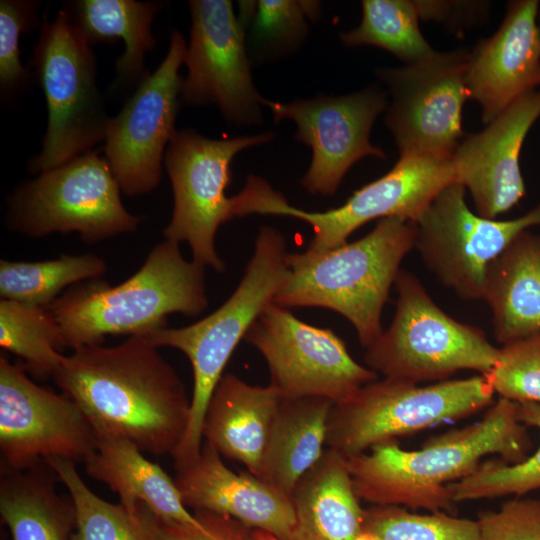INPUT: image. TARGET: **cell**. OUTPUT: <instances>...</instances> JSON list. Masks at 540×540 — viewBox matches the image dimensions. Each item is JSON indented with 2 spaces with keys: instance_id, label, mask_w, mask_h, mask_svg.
Returning <instances> with one entry per match:
<instances>
[{
  "instance_id": "cell-1",
  "label": "cell",
  "mask_w": 540,
  "mask_h": 540,
  "mask_svg": "<svg viewBox=\"0 0 540 540\" xmlns=\"http://www.w3.org/2000/svg\"><path fill=\"white\" fill-rule=\"evenodd\" d=\"M96 433L127 438L142 452L172 455L187 431L191 398L174 368L146 336L64 355L52 376Z\"/></svg>"
},
{
  "instance_id": "cell-17",
  "label": "cell",
  "mask_w": 540,
  "mask_h": 540,
  "mask_svg": "<svg viewBox=\"0 0 540 540\" xmlns=\"http://www.w3.org/2000/svg\"><path fill=\"white\" fill-rule=\"evenodd\" d=\"M191 29L184 64L182 102L215 104L230 124L259 125L263 97L256 90L245 27L231 1H189Z\"/></svg>"
},
{
  "instance_id": "cell-27",
  "label": "cell",
  "mask_w": 540,
  "mask_h": 540,
  "mask_svg": "<svg viewBox=\"0 0 540 540\" xmlns=\"http://www.w3.org/2000/svg\"><path fill=\"white\" fill-rule=\"evenodd\" d=\"M333 402L321 397L282 399L258 477L291 498L300 479L320 460Z\"/></svg>"
},
{
  "instance_id": "cell-41",
  "label": "cell",
  "mask_w": 540,
  "mask_h": 540,
  "mask_svg": "<svg viewBox=\"0 0 540 540\" xmlns=\"http://www.w3.org/2000/svg\"><path fill=\"white\" fill-rule=\"evenodd\" d=\"M254 534L257 540H279L276 537L259 530H254Z\"/></svg>"
},
{
  "instance_id": "cell-4",
  "label": "cell",
  "mask_w": 540,
  "mask_h": 540,
  "mask_svg": "<svg viewBox=\"0 0 540 540\" xmlns=\"http://www.w3.org/2000/svg\"><path fill=\"white\" fill-rule=\"evenodd\" d=\"M416 222L384 218L362 238L326 251L287 254L289 274L273 303L322 307L345 317L366 349L383 332L381 314L404 257L415 248Z\"/></svg>"
},
{
  "instance_id": "cell-13",
  "label": "cell",
  "mask_w": 540,
  "mask_h": 540,
  "mask_svg": "<svg viewBox=\"0 0 540 540\" xmlns=\"http://www.w3.org/2000/svg\"><path fill=\"white\" fill-rule=\"evenodd\" d=\"M468 57L465 49L434 51L403 67L377 70L391 97L385 123L400 157H452L463 139Z\"/></svg>"
},
{
  "instance_id": "cell-23",
  "label": "cell",
  "mask_w": 540,
  "mask_h": 540,
  "mask_svg": "<svg viewBox=\"0 0 540 540\" xmlns=\"http://www.w3.org/2000/svg\"><path fill=\"white\" fill-rule=\"evenodd\" d=\"M97 448L84 462L86 473L103 482L120 497V503L132 514L138 504L167 520L202 527L183 504L174 479L127 438L96 433Z\"/></svg>"
},
{
  "instance_id": "cell-40",
  "label": "cell",
  "mask_w": 540,
  "mask_h": 540,
  "mask_svg": "<svg viewBox=\"0 0 540 540\" xmlns=\"http://www.w3.org/2000/svg\"><path fill=\"white\" fill-rule=\"evenodd\" d=\"M415 5L420 19L450 24L473 20L487 7L485 2L470 1H415Z\"/></svg>"
},
{
  "instance_id": "cell-22",
  "label": "cell",
  "mask_w": 540,
  "mask_h": 540,
  "mask_svg": "<svg viewBox=\"0 0 540 540\" xmlns=\"http://www.w3.org/2000/svg\"><path fill=\"white\" fill-rule=\"evenodd\" d=\"M281 400L271 385H251L232 373H224L203 419L204 442L258 477Z\"/></svg>"
},
{
  "instance_id": "cell-20",
  "label": "cell",
  "mask_w": 540,
  "mask_h": 540,
  "mask_svg": "<svg viewBox=\"0 0 540 540\" xmlns=\"http://www.w3.org/2000/svg\"><path fill=\"white\" fill-rule=\"evenodd\" d=\"M539 1L508 4L503 22L469 52L465 81L489 124L512 103L540 88Z\"/></svg>"
},
{
  "instance_id": "cell-36",
  "label": "cell",
  "mask_w": 540,
  "mask_h": 540,
  "mask_svg": "<svg viewBox=\"0 0 540 540\" xmlns=\"http://www.w3.org/2000/svg\"><path fill=\"white\" fill-rule=\"evenodd\" d=\"M485 376L498 397L540 403V333L502 345L495 367Z\"/></svg>"
},
{
  "instance_id": "cell-32",
  "label": "cell",
  "mask_w": 540,
  "mask_h": 540,
  "mask_svg": "<svg viewBox=\"0 0 540 540\" xmlns=\"http://www.w3.org/2000/svg\"><path fill=\"white\" fill-rule=\"evenodd\" d=\"M419 19L415 1L363 0L360 24L340 39L349 47L382 48L411 64L435 51L422 35Z\"/></svg>"
},
{
  "instance_id": "cell-29",
  "label": "cell",
  "mask_w": 540,
  "mask_h": 540,
  "mask_svg": "<svg viewBox=\"0 0 540 540\" xmlns=\"http://www.w3.org/2000/svg\"><path fill=\"white\" fill-rule=\"evenodd\" d=\"M106 270L104 260L91 253L36 262L1 260L0 295L48 307L65 288L98 279Z\"/></svg>"
},
{
  "instance_id": "cell-42",
  "label": "cell",
  "mask_w": 540,
  "mask_h": 540,
  "mask_svg": "<svg viewBox=\"0 0 540 540\" xmlns=\"http://www.w3.org/2000/svg\"><path fill=\"white\" fill-rule=\"evenodd\" d=\"M538 16H539V19H540V11H539V14H538Z\"/></svg>"
},
{
  "instance_id": "cell-31",
  "label": "cell",
  "mask_w": 540,
  "mask_h": 540,
  "mask_svg": "<svg viewBox=\"0 0 540 540\" xmlns=\"http://www.w3.org/2000/svg\"><path fill=\"white\" fill-rule=\"evenodd\" d=\"M67 488L76 511L72 540H157L140 517L121 503L97 496L81 478L76 462L54 457L44 460Z\"/></svg>"
},
{
  "instance_id": "cell-28",
  "label": "cell",
  "mask_w": 540,
  "mask_h": 540,
  "mask_svg": "<svg viewBox=\"0 0 540 540\" xmlns=\"http://www.w3.org/2000/svg\"><path fill=\"white\" fill-rule=\"evenodd\" d=\"M56 479L45 461L27 469L1 464L0 515L11 540H72L74 503L57 492Z\"/></svg>"
},
{
  "instance_id": "cell-12",
  "label": "cell",
  "mask_w": 540,
  "mask_h": 540,
  "mask_svg": "<svg viewBox=\"0 0 540 540\" xmlns=\"http://www.w3.org/2000/svg\"><path fill=\"white\" fill-rule=\"evenodd\" d=\"M244 340L265 359L270 383L282 399L321 397L347 401L378 374L359 364L332 330L307 324L271 303Z\"/></svg>"
},
{
  "instance_id": "cell-8",
  "label": "cell",
  "mask_w": 540,
  "mask_h": 540,
  "mask_svg": "<svg viewBox=\"0 0 540 540\" xmlns=\"http://www.w3.org/2000/svg\"><path fill=\"white\" fill-rule=\"evenodd\" d=\"M485 375L419 386L383 378L364 385L354 396L333 404L326 446L346 458L373 446L468 417L493 402Z\"/></svg>"
},
{
  "instance_id": "cell-14",
  "label": "cell",
  "mask_w": 540,
  "mask_h": 540,
  "mask_svg": "<svg viewBox=\"0 0 540 540\" xmlns=\"http://www.w3.org/2000/svg\"><path fill=\"white\" fill-rule=\"evenodd\" d=\"M466 189L445 186L416 221L415 249L447 289L465 301L483 300L489 265L521 232L540 227V203L510 220L472 212Z\"/></svg>"
},
{
  "instance_id": "cell-2",
  "label": "cell",
  "mask_w": 540,
  "mask_h": 540,
  "mask_svg": "<svg viewBox=\"0 0 540 540\" xmlns=\"http://www.w3.org/2000/svg\"><path fill=\"white\" fill-rule=\"evenodd\" d=\"M530 448L516 402L498 397L482 420L431 437L420 449L387 441L347 458V465L360 500L455 515L449 484L474 472L487 455L517 464Z\"/></svg>"
},
{
  "instance_id": "cell-34",
  "label": "cell",
  "mask_w": 540,
  "mask_h": 540,
  "mask_svg": "<svg viewBox=\"0 0 540 540\" xmlns=\"http://www.w3.org/2000/svg\"><path fill=\"white\" fill-rule=\"evenodd\" d=\"M238 15L246 27L251 22L249 42L263 56H279L295 50L305 39L308 20L320 14V3L301 0L239 2Z\"/></svg>"
},
{
  "instance_id": "cell-15",
  "label": "cell",
  "mask_w": 540,
  "mask_h": 540,
  "mask_svg": "<svg viewBox=\"0 0 540 540\" xmlns=\"http://www.w3.org/2000/svg\"><path fill=\"white\" fill-rule=\"evenodd\" d=\"M186 41L174 30L165 58L148 73L111 117L103 148L104 156L128 197L150 193L157 188L169 142L176 129L181 100Z\"/></svg>"
},
{
  "instance_id": "cell-18",
  "label": "cell",
  "mask_w": 540,
  "mask_h": 540,
  "mask_svg": "<svg viewBox=\"0 0 540 540\" xmlns=\"http://www.w3.org/2000/svg\"><path fill=\"white\" fill-rule=\"evenodd\" d=\"M262 105L275 122L294 121L295 138L311 148L312 160L301 185L312 194L333 195L347 171L364 157L386 158L370 142L373 124L388 105L386 93L375 87L286 103L263 98Z\"/></svg>"
},
{
  "instance_id": "cell-9",
  "label": "cell",
  "mask_w": 540,
  "mask_h": 540,
  "mask_svg": "<svg viewBox=\"0 0 540 540\" xmlns=\"http://www.w3.org/2000/svg\"><path fill=\"white\" fill-rule=\"evenodd\" d=\"M452 182L451 158L403 156L385 175L356 190L341 206L310 212L291 206L264 179L251 175L237 194V211L240 217L270 214L303 220L314 233L307 250L319 252L345 244L354 231L372 220L397 217L416 222Z\"/></svg>"
},
{
  "instance_id": "cell-19",
  "label": "cell",
  "mask_w": 540,
  "mask_h": 540,
  "mask_svg": "<svg viewBox=\"0 0 540 540\" xmlns=\"http://www.w3.org/2000/svg\"><path fill=\"white\" fill-rule=\"evenodd\" d=\"M539 117L540 88L520 97L455 149L451 157L455 182L469 190L478 215L495 219L523 198L520 152Z\"/></svg>"
},
{
  "instance_id": "cell-24",
  "label": "cell",
  "mask_w": 540,
  "mask_h": 540,
  "mask_svg": "<svg viewBox=\"0 0 540 540\" xmlns=\"http://www.w3.org/2000/svg\"><path fill=\"white\" fill-rule=\"evenodd\" d=\"M483 300L502 345L540 333V232H521L492 261Z\"/></svg>"
},
{
  "instance_id": "cell-16",
  "label": "cell",
  "mask_w": 540,
  "mask_h": 540,
  "mask_svg": "<svg viewBox=\"0 0 540 540\" xmlns=\"http://www.w3.org/2000/svg\"><path fill=\"white\" fill-rule=\"evenodd\" d=\"M96 448L93 426L70 398L36 384L23 362L1 355V464L27 469L54 457L84 463Z\"/></svg>"
},
{
  "instance_id": "cell-11",
  "label": "cell",
  "mask_w": 540,
  "mask_h": 540,
  "mask_svg": "<svg viewBox=\"0 0 540 540\" xmlns=\"http://www.w3.org/2000/svg\"><path fill=\"white\" fill-rule=\"evenodd\" d=\"M273 137L266 132L210 139L192 129H176L164 156L173 192L165 239L188 243L193 261L224 271L215 237L218 228L235 217L233 197L225 194L231 182V162L240 151L270 142Z\"/></svg>"
},
{
  "instance_id": "cell-3",
  "label": "cell",
  "mask_w": 540,
  "mask_h": 540,
  "mask_svg": "<svg viewBox=\"0 0 540 540\" xmlns=\"http://www.w3.org/2000/svg\"><path fill=\"white\" fill-rule=\"evenodd\" d=\"M208 306L205 267L186 260L179 244L155 245L126 281L111 286L89 280L71 286L48 308L65 347L101 345L108 335H148L167 327V316H197Z\"/></svg>"
},
{
  "instance_id": "cell-39",
  "label": "cell",
  "mask_w": 540,
  "mask_h": 540,
  "mask_svg": "<svg viewBox=\"0 0 540 540\" xmlns=\"http://www.w3.org/2000/svg\"><path fill=\"white\" fill-rule=\"evenodd\" d=\"M476 521L479 540H540V499H510Z\"/></svg>"
},
{
  "instance_id": "cell-35",
  "label": "cell",
  "mask_w": 540,
  "mask_h": 540,
  "mask_svg": "<svg viewBox=\"0 0 540 540\" xmlns=\"http://www.w3.org/2000/svg\"><path fill=\"white\" fill-rule=\"evenodd\" d=\"M360 540H479L476 520L446 512L419 514L396 505L364 510Z\"/></svg>"
},
{
  "instance_id": "cell-21",
  "label": "cell",
  "mask_w": 540,
  "mask_h": 540,
  "mask_svg": "<svg viewBox=\"0 0 540 540\" xmlns=\"http://www.w3.org/2000/svg\"><path fill=\"white\" fill-rule=\"evenodd\" d=\"M203 442L199 455L175 466V484L183 504L230 516L279 540H293L296 518L291 498L250 472L235 473Z\"/></svg>"
},
{
  "instance_id": "cell-25",
  "label": "cell",
  "mask_w": 540,
  "mask_h": 540,
  "mask_svg": "<svg viewBox=\"0 0 540 540\" xmlns=\"http://www.w3.org/2000/svg\"><path fill=\"white\" fill-rule=\"evenodd\" d=\"M296 525L293 540H360L364 508L347 458L327 448L300 479L292 495Z\"/></svg>"
},
{
  "instance_id": "cell-7",
  "label": "cell",
  "mask_w": 540,
  "mask_h": 540,
  "mask_svg": "<svg viewBox=\"0 0 540 540\" xmlns=\"http://www.w3.org/2000/svg\"><path fill=\"white\" fill-rule=\"evenodd\" d=\"M91 47L65 10L52 22L44 19L32 64L46 99L48 123L40 152L28 162L32 174L58 167L105 141L111 117L97 87Z\"/></svg>"
},
{
  "instance_id": "cell-33",
  "label": "cell",
  "mask_w": 540,
  "mask_h": 540,
  "mask_svg": "<svg viewBox=\"0 0 540 540\" xmlns=\"http://www.w3.org/2000/svg\"><path fill=\"white\" fill-rule=\"evenodd\" d=\"M518 420L540 430V403L516 402ZM454 503L494 499L507 495L523 496L540 489V446L517 464L501 458L481 462L474 472L448 485Z\"/></svg>"
},
{
  "instance_id": "cell-37",
  "label": "cell",
  "mask_w": 540,
  "mask_h": 540,
  "mask_svg": "<svg viewBox=\"0 0 540 540\" xmlns=\"http://www.w3.org/2000/svg\"><path fill=\"white\" fill-rule=\"evenodd\" d=\"M40 1H0V91L12 97L26 88L29 70L21 62V36L39 24Z\"/></svg>"
},
{
  "instance_id": "cell-10",
  "label": "cell",
  "mask_w": 540,
  "mask_h": 540,
  "mask_svg": "<svg viewBox=\"0 0 540 540\" xmlns=\"http://www.w3.org/2000/svg\"><path fill=\"white\" fill-rule=\"evenodd\" d=\"M120 186L99 150L21 183L7 199L6 222L28 237L79 233L86 243L135 231L142 219L121 201Z\"/></svg>"
},
{
  "instance_id": "cell-26",
  "label": "cell",
  "mask_w": 540,
  "mask_h": 540,
  "mask_svg": "<svg viewBox=\"0 0 540 540\" xmlns=\"http://www.w3.org/2000/svg\"><path fill=\"white\" fill-rule=\"evenodd\" d=\"M161 6L157 1L74 0L65 2L63 10L91 46L119 39L124 42L123 54L115 64L112 88L116 91L136 89L149 73L144 60L156 44L151 25Z\"/></svg>"
},
{
  "instance_id": "cell-38",
  "label": "cell",
  "mask_w": 540,
  "mask_h": 540,
  "mask_svg": "<svg viewBox=\"0 0 540 540\" xmlns=\"http://www.w3.org/2000/svg\"><path fill=\"white\" fill-rule=\"evenodd\" d=\"M138 513L157 540H257L253 529L227 515L196 510L197 527L164 520L141 503Z\"/></svg>"
},
{
  "instance_id": "cell-6",
  "label": "cell",
  "mask_w": 540,
  "mask_h": 540,
  "mask_svg": "<svg viewBox=\"0 0 540 540\" xmlns=\"http://www.w3.org/2000/svg\"><path fill=\"white\" fill-rule=\"evenodd\" d=\"M396 308L390 326L365 350L368 368L383 378L419 384L448 380L459 370L488 375L499 348L484 332L453 319L429 296L420 280L400 270Z\"/></svg>"
},
{
  "instance_id": "cell-5",
  "label": "cell",
  "mask_w": 540,
  "mask_h": 540,
  "mask_svg": "<svg viewBox=\"0 0 540 540\" xmlns=\"http://www.w3.org/2000/svg\"><path fill=\"white\" fill-rule=\"evenodd\" d=\"M286 242L276 229L260 228L253 255L239 285L213 313L181 328L164 327L146 337L156 347L183 352L193 371L190 420L174 465L196 458L202 447V425L210 398L239 342L288 277Z\"/></svg>"
},
{
  "instance_id": "cell-30",
  "label": "cell",
  "mask_w": 540,
  "mask_h": 540,
  "mask_svg": "<svg viewBox=\"0 0 540 540\" xmlns=\"http://www.w3.org/2000/svg\"><path fill=\"white\" fill-rule=\"evenodd\" d=\"M0 346L20 357L27 371L46 378L60 365L65 343L48 307L1 299Z\"/></svg>"
}]
</instances>
